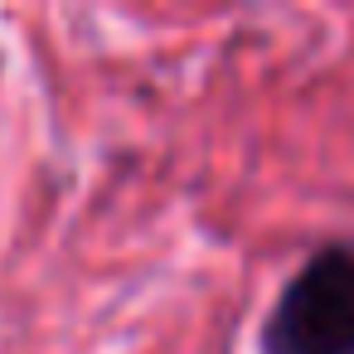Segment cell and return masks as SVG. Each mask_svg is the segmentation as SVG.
<instances>
[{
    "label": "cell",
    "instance_id": "obj_1",
    "mask_svg": "<svg viewBox=\"0 0 354 354\" xmlns=\"http://www.w3.org/2000/svg\"><path fill=\"white\" fill-rule=\"evenodd\" d=\"M262 354H354V238L320 243L272 301Z\"/></svg>",
    "mask_w": 354,
    "mask_h": 354
}]
</instances>
